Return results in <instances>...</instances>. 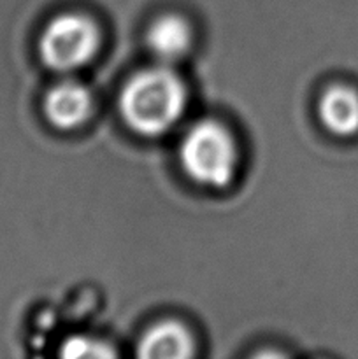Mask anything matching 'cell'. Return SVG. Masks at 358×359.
<instances>
[{
	"instance_id": "obj_7",
	"label": "cell",
	"mask_w": 358,
	"mask_h": 359,
	"mask_svg": "<svg viewBox=\"0 0 358 359\" xmlns=\"http://www.w3.org/2000/svg\"><path fill=\"white\" fill-rule=\"evenodd\" d=\"M319 119L329 132L347 137L358 132V93L351 88L332 86L319 100Z\"/></svg>"
},
{
	"instance_id": "obj_4",
	"label": "cell",
	"mask_w": 358,
	"mask_h": 359,
	"mask_svg": "<svg viewBox=\"0 0 358 359\" xmlns=\"http://www.w3.org/2000/svg\"><path fill=\"white\" fill-rule=\"evenodd\" d=\"M93 111V98L83 83L74 79L60 81L44 98V114L53 126L70 130L83 125Z\"/></svg>"
},
{
	"instance_id": "obj_8",
	"label": "cell",
	"mask_w": 358,
	"mask_h": 359,
	"mask_svg": "<svg viewBox=\"0 0 358 359\" xmlns=\"http://www.w3.org/2000/svg\"><path fill=\"white\" fill-rule=\"evenodd\" d=\"M63 358H112L116 356L112 347L102 340L91 337H70L62 346Z\"/></svg>"
},
{
	"instance_id": "obj_5",
	"label": "cell",
	"mask_w": 358,
	"mask_h": 359,
	"mask_svg": "<svg viewBox=\"0 0 358 359\" xmlns=\"http://www.w3.org/2000/svg\"><path fill=\"white\" fill-rule=\"evenodd\" d=\"M146 44L158 62L171 65L181 60L192 48V27L178 14H164L147 28Z\"/></svg>"
},
{
	"instance_id": "obj_6",
	"label": "cell",
	"mask_w": 358,
	"mask_h": 359,
	"mask_svg": "<svg viewBox=\"0 0 358 359\" xmlns=\"http://www.w3.org/2000/svg\"><path fill=\"white\" fill-rule=\"evenodd\" d=\"M137 356L144 359H186L193 356V337L178 321H160L151 326L137 344Z\"/></svg>"
},
{
	"instance_id": "obj_2",
	"label": "cell",
	"mask_w": 358,
	"mask_h": 359,
	"mask_svg": "<svg viewBox=\"0 0 358 359\" xmlns=\"http://www.w3.org/2000/svg\"><path fill=\"white\" fill-rule=\"evenodd\" d=\"M185 174L206 188H225L235 177L239 149L234 135L216 119H200L186 130L179 144Z\"/></svg>"
},
{
	"instance_id": "obj_1",
	"label": "cell",
	"mask_w": 358,
	"mask_h": 359,
	"mask_svg": "<svg viewBox=\"0 0 358 359\" xmlns=\"http://www.w3.org/2000/svg\"><path fill=\"white\" fill-rule=\"evenodd\" d=\"M185 107V84L164 63L130 77L119 97V111L125 123L144 137L168 132L179 121Z\"/></svg>"
},
{
	"instance_id": "obj_3",
	"label": "cell",
	"mask_w": 358,
	"mask_h": 359,
	"mask_svg": "<svg viewBox=\"0 0 358 359\" xmlns=\"http://www.w3.org/2000/svg\"><path fill=\"white\" fill-rule=\"evenodd\" d=\"M98 42V28L90 18L79 13L60 14L42 32L39 55L51 70L72 72L93 60Z\"/></svg>"
}]
</instances>
